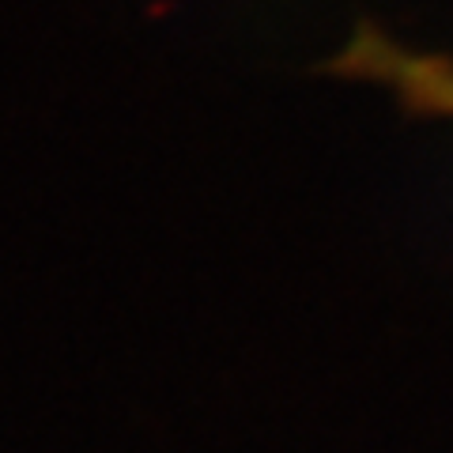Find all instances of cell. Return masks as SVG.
I'll list each match as a JSON object with an SVG mask.
<instances>
[{"label": "cell", "instance_id": "obj_1", "mask_svg": "<svg viewBox=\"0 0 453 453\" xmlns=\"http://www.w3.org/2000/svg\"><path fill=\"white\" fill-rule=\"evenodd\" d=\"M333 68L386 91L408 113L453 121V53L408 46L381 31H359L336 53Z\"/></svg>", "mask_w": 453, "mask_h": 453}]
</instances>
